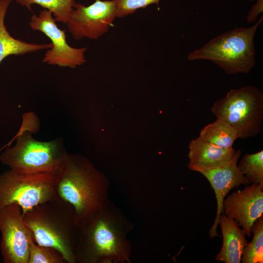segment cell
<instances>
[{"instance_id":"obj_6","label":"cell","mask_w":263,"mask_h":263,"mask_svg":"<svg viewBox=\"0 0 263 263\" xmlns=\"http://www.w3.org/2000/svg\"><path fill=\"white\" fill-rule=\"evenodd\" d=\"M211 111L216 117L228 122L239 138L254 137L261 131L263 94L252 86L231 89L214 103Z\"/></svg>"},{"instance_id":"obj_10","label":"cell","mask_w":263,"mask_h":263,"mask_svg":"<svg viewBox=\"0 0 263 263\" xmlns=\"http://www.w3.org/2000/svg\"><path fill=\"white\" fill-rule=\"evenodd\" d=\"M0 248L4 263H28L32 232L24 223L21 208L12 204L0 211Z\"/></svg>"},{"instance_id":"obj_17","label":"cell","mask_w":263,"mask_h":263,"mask_svg":"<svg viewBox=\"0 0 263 263\" xmlns=\"http://www.w3.org/2000/svg\"><path fill=\"white\" fill-rule=\"evenodd\" d=\"M22 6L31 10V5L37 4L51 11L56 21L66 24L76 4L75 0H16Z\"/></svg>"},{"instance_id":"obj_14","label":"cell","mask_w":263,"mask_h":263,"mask_svg":"<svg viewBox=\"0 0 263 263\" xmlns=\"http://www.w3.org/2000/svg\"><path fill=\"white\" fill-rule=\"evenodd\" d=\"M237 150L214 145L199 136L188 144V164L205 168L220 166L233 158Z\"/></svg>"},{"instance_id":"obj_1","label":"cell","mask_w":263,"mask_h":263,"mask_svg":"<svg viewBox=\"0 0 263 263\" xmlns=\"http://www.w3.org/2000/svg\"><path fill=\"white\" fill-rule=\"evenodd\" d=\"M134 225L110 200L88 223L80 226L76 263H131L128 234Z\"/></svg>"},{"instance_id":"obj_23","label":"cell","mask_w":263,"mask_h":263,"mask_svg":"<svg viewBox=\"0 0 263 263\" xmlns=\"http://www.w3.org/2000/svg\"><path fill=\"white\" fill-rule=\"evenodd\" d=\"M4 148H1V149H0V152L1 151V150H3V149Z\"/></svg>"},{"instance_id":"obj_18","label":"cell","mask_w":263,"mask_h":263,"mask_svg":"<svg viewBox=\"0 0 263 263\" xmlns=\"http://www.w3.org/2000/svg\"><path fill=\"white\" fill-rule=\"evenodd\" d=\"M251 232L254 234L252 241L247 243L241 258L242 263H263V215L253 224Z\"/></svg>"},{"instance_id":"obj_16","label":"cell","mask_w":263,"mask_h":263,"mask_svg":"<svg viewBox=\"0 0 263 263\" xmlns=\"http://www.w3.org/2000/svg\"><path fill=\"white\" fill-rule=\"evenodd\" d=\"M204 127L199 136L204 140L225 149L233 148L239 138L236 130L226 121L221 117Z\"/></svg>"},{"instance_id":"obj_19","label":"cell","mask_w":263,"mask_h":263,"mask_svg":"<svg viewBox=\"0 0 263 263\" xmlns=\"http://www.w3.org/2000/svg\"><path fill=\"white\" fill-rule=\"evenodd\" d=\"M238 167L250 184L263 186V150L245 154Z\"/></svg>"},{"instance_id":"obj_21","label":"cell","mask_w":263,"mask_h":263,"mask_svg":"<svg viewBox=\"0 0 263 263\" xmlns=\"http://www.w3.org/2000/svg\"><path fill=\"white\" fill-rule=\"evenodd\" d=\"M116 5L117 18H122L134 14L138 9L152 4H158L160 0H113Z\"/></svg>"},{"instance_id":"obj_7","label":"cell","mask_w":263,"mask_h":263,"mask_svg":"<svg viewBox=\"0 0 263 263\" xmlns=\"http://www.w3.org/2000/svg\"><path fill=\"white\" fill-rule=\"evenodd\" d=\"M57 175L50 173H28L10 169L0 174V211L16 204L22 215L34 207L57 197Z\"/></svg>"},{"instance_id":"obj_13","label":"cell","mask_w":263,"mask_h":263,"mask_svg":"<svg viewBox=\"0 0 263 263\" xmlns=\"http://www.w3.org/2000/svg\"><path fill=\"white\" fill-rule=\"evenodd\" d=\"M219 224L223 241L216 260L225 263H241L244 249L248 243L245 232L240 228L236 220L224 213L220 216Z\"/></svg>"},{"instance_id":"obj_22","label":"cell","mask_w":263,"mask_h":263,"mask_svg":"<svg viewBox=\"0 0 263 263\" xmlns=\"http://www.w3.org/2000/svg\"><path fill=\"white\" fill-rule=\"evenodd\" d=\"M257 2L252 6L249 11L246 20L248 22H256L258 15L263 12V0H257Z\"/></svg>"},{"instance_id":"obj_12","label":"cell","mask_w":263,"mask_h":263,"mask_svg":"<svg viewBox=\"0 0 263 263\" xmlns=\"http://www.w3.org/2000/svg\"><path fill=\"white\" fill-rule=\"evenodd\" d=\"M224 214L236 220L246 235L251 237L254 223L263 213V186L251 184L225 198Z\"/></svg>"},{"instance_id":"obj_15","label":"cell","mask_w":263,"mask_h":263,"mask_svg":"<svg viewBox=\"0 0 263 263\" xmlns=\"http://www.w3.org/2000/svg\"><path fill=\"white\" fill-rule=\"evenodd\" d=\"M13 0H0V64L10 55L20 56L40 50L49 49L51 43L36 44L13 37L4 23L7 11Z\"/></svg>"},{"instance_id":"obj_3","label":"cell","mask_w":263,"mask_h":263,"mask_svg":"<svg viewBox=\"0 0 263 263\" xmlns=\"http://www.w3.org/2000/svg\"><path fill=\"white\" fill-rule=\"evenodd\" d=\"M22 215L37 244L54 248L67 263H76L80 225L71 205L57 197Z\"/></svg>"},{"instance_id":"obj_20","label":"cell","mask_w":263,"mask_h":263,"mask_svg":"<svg viewBox=\"0 0 263 263\" xmlns=\"http://www.w3.org/2000/svg\"><path fill=\"white\" fill-rule=\"evenodd\" d=\"M28 263H67L57 249L37 244L33 237L29 241Z\"/></svg>"},{"instance_id":"obj_24","label":"cell","mask_w":263,"mask_h":263,"mask_svg":"<svg viewBox=\"0 0 263 263\" xmlns=\"http://www.w3.org/2000/svg\"><path fill=\"white\" fill-rule=\"evenodd\" d=\"M251 0V1H252V0Z\"/></svg>"},{"instance_id":"obj_11","label":"cell","mask_w":263,"mask_h":263,"mask_svg":"<svg viewBox=\"0 0 263 263\" xmlns=\"http://www.w3.org/2000/svg\"><path fill=\"white\" fill-rule=\"evenodd\" d=\"M241 154V150H238L230 160L213 168H201L188 164L189 169L201 173L207 179L215 193L217 204V213L214 223L209 230L211 238L218 235L217 227L220 216L224 213V200L228 193L232 189L241 185H247L250 184L238 167L237 162Z\"/></svg>"},{"instance_id":"obj_2","label":"cell","mask_w":263,"mask_h":263,"mask_svg":"<svg viewBox=\"0 0 263 263\" xmlns=\"http://www.w3.org/2000/svg\"><path fill=\"white\" fill-rule=\"evenodd\" d=\"M109 188V179L88 158L68 153L57 176L56 192L73 207L80 226L91 220L110 200Z\"/></svg>"},{"instance_id":"obj_9","label":"cell","mask_w":263,"mask_h":263,"mask_svg":"<svg viewBox=\"0 0 263 263\" xmlns=\"http://www.w3.org/2000/svg\"><path fill=\"white\" fill-rule=\"evenodd\" d=\"M116 18L113 0H95L88 6L76 3L66 24L74 39L95 40L108 31Z\"/></svg>"},{"instance_id":"obj_8","label":"cell","mask_w":263,"mask_h":263,"mask_svg":"<svg viewBox=\"0 0 263 263\" xmlns=\"http://www.w3.org/2000/svg\"><path fill=\"white\" fill-rule=\"evenodd\" d=\"M56 22L52 12L44 9L38 16L33 14L29 23L32 30L42 32L51 41L52 47L46 51L42 62L73 69L82 65L86 62L87 48L71 46L67 42L65 30L60 29Z\"/></svg>"},{"instance_id":"obj_4","label":"cell","mask_w":263,"mask_h":263,"mask_svg":"<svg viewBox=\"0 0 263 263\" xmlns=\"http://www.w3.org/2000/svg\"><path fill=\"white\" fill-rule=\"evenodd\" d=\"M263 16L249 27H236L188 54V60H209L226 74H248L256 65L254 38Z\"/></svg>"},{"instance_id":"obj_5","label":"cell","mask_w":263,"mask_h":263,"mask_svg":"<svg viewBox=\"0 0 263 263\" xmlns=\"http://www.w3.org/2000/svg\"><path fill=\"white\" fill-rule=\"evenodd\" d=\"M15 138V145L0 155L2 164L22 172L59 174L68 153L62 139L39 141L29 131L19 132Z\"/></svg>"}]
</instances>
